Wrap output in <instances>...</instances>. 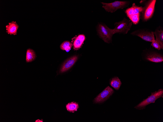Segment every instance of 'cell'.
Segmentation results:
<instances>
[{
  "label": "cell",
  "mask_w": 163,
  "mask_h": 122,
  "mask_svg": "<svg viewBox=\"0 0 163 122\" xmlns=\"http://www.w3.org/2000/svg\"><path fill=\"white\" fill-rule=\"evenodd\" d=\"M144 1L140 18L143 21L146 22L150 19L153 15L156 0H149Z\"/></svg>",
  "instance_id": "obj_1"
},
{
  "label": "cell",
  "mask_w": 163,
  "mask_h": 122,
  "mask_svg": "<svg viewBox=\"0 0 163 122\" xmlns=\"http://www.w3.org/2000/svg\"><path fill=\"white\" fill-rule=\"evenodd\" d=\"M163 97V89H160L157 91L151 93V95L135 106L134 108L141 110L145 109L148 104L155 102L156 100L160 97Z\"/></svg>",
  "instance_id": "obj_2"
},
{
  "label": "cell",
  "mask_w": 163,
  "mask_h": 122,
  "mask_svg": "<svg viewBox=\"0 0 163 122\" xmlns=\"http://www.w3.org/2000/svg\"><path fill=\"white\" fill-rule=\"evenodd\" d=\"M98 33L104 41L108 43L112 42V37L114 34L113 29L109 28L103 24H99L97 28Z\"/></svg>",
  "instance_id": "obj_3"
},
{
  "label": "cell",
  "mask_w": 163,
  "mask_h": 122,
  "mask_svg": "<svg viewBox=\"0 0 163 122\" xmlns=\"http://www.w3.org/2000/svg\"><path fill=\"white\" fill-rule=\"evenodd\" d=\"M114 24V28L113 30L114 34H126L130 30L132 23L130 20L124 18L122 20L115 22Z\"/></svg>",
  "instance_id": "obj_4"
},
{
  "label": "cell",
  "mask_w": 163,
  "mask_h": 122,
  "mask_svg": "<svg viewBox=\"0 0 163 122\" xmlns=\"http://www.w3.org/2000/svg\"><path fill=\"white\" fill-rule=\"evenodd\" d=\"M143 57L146 61L156 63L163 61V56L161 53L153 49L144 50L142 53Z\"/></svg>",
  "instance_id": "obj_5"
},
{
  "label": "cell",
  "mask_w": 163,
  "mask_h": 122,
  "mask_svg": "<svg viewBox=\"0 0 163 122\" xmlns=\"http://www.w3.org/2000/svg\"><path fill=\"white\" fill-rule=\"evenodd\" d=\"M130 2L128 1H115L114 2L106 3L101 2L102 7L107 11L113 13L119 9H122L127 7Z\"/></svg>",
  "instance_id": "obj_6"
},
{
  "label": "cell",
  "mask_w": 163,
  "mask_h": 122,
  "mask_svg": "<svg viewBox=\"0 0 163 122\" xmlns=\"http://www.w3.org/2000/svg\"><path fill=\"white\" fill-rule=\"evenodd\" d=\"M132 35L136 36L146 41L152 42L155 39L154 32L145 29H139L131 33Z\"/></svg>",
  "instance_id": "obj_7"
},
{
  "label": "cell",
  "mask_w": 163,
  "mask_h": 122,
  "mask_svg": "<svg viewBox=\"0 0 163 122\" xmlns=\"http://www.w3.org/2000/svg\"><path fill=\"white\" fill-rule=\"evenodd\" d=\"M114 92L113 90L108 86L95 98L94 102L96 103L103 102L107 100Z\"/></svg>",
  "instance_id": "obj_8"
},
{
  "label": "cell",
  "mask_w": 163,
  "mask_h": 122,
  "mask_svg": "<svg viewBox=\"0 0 163 122\" xmlns=\"http://www.w3.org/2000/svg\"><path fill=\"white\" fill-rule=\"evenodd\" d=\"M77 56L75 55L69 58L63 63L60 68V72L62 73L69 69L74 64L78 59Z\"/></svg>",
  "instance_id": "obj_9"
},
{
  "label": "cell",
  "mask_w": 163,
  "mask_h": 122,
  "mask_svg": "<svg viewBox=\"0 0 163 122\" xmlns=\"http://www.w3.org/2000/svg\"><path fill=\"white\" fill-rule=\"evenodd\" d=\"M154 34L156 37L155 40L160 44L161 48L163 49V28L159 26L156 28L154 32Z\"/></svg>",
  "instance_id": "obj_10"
},
{
  "label": "cell",
  "mask_w": 163,
  "mask_h": 122,
  "mask_svg": "<svg viewBox=\"0 0 163 122\" xmlns=\"http://www.w3.org/2000/svg\"><path fill=\"white\" fill-rule=\"evenodd\" d=\"M85 38V36L83 34L79 35L74 38L72 44L74 50H78L81 47Z\"/></svg>",
  "instance_id": "obj_11"
},
{
  "label": "cell",
  "mask_w": 163,
  "mask_h": 122,
  "mask_svg": "<svg viewBox=\"0 0 163 122\" xmlns=\"http://www.w3.org/2000/svg\"><path fill=\"white\" fill-rule=\"evenodd\" d=\"M6 32L8 34L15 35L17 33L19 26L16 22L12 21L6 25Z\"/></svg>",
  "instance_id": "obj_12"
},
{
  "label": "cell",
  "mask_w": 163,
  "mask_h": 122,
  "mask_svg": "<svg viewBox=\"0 0 163 122\" xmlns=\"http://www.w3.org/2000/svg\"><path fill=\"white\" fill-rule=\"evenodd\" d=\"M110 85L116 90H118L122 84V83L119 78L117 77L113 78L110 80Z\"/></svg>",
  "instance_id": "obj_13"
},
{
  "label": "cell",
  "mask_w": 163,
  "mask_h": 122,
  "mask_svg": "<svg viewBox=\"0 0 163 122\" xmlns=\"http://www.w3.org/2000/svg\"><path fill=\"white\" fill-rule=\"evenodd\" d=\"M36 55L34 51L32 49L29 48L27 50L26 61L27 62H31L35 59Z\"/></svg>",
  "instance_id": "obj_14"
},
{
  "label": "cell",
  "mask_w": 163,
  "mask_h": 122,
  "mask_svg": "<svg viewBox=\"0 0 163 122\" xmlns=\"http://www.w3.org/2000/svg\"><path fill=\"white\" fill-rule=\"evenodd\" d=\"M67 110L69 112L74 113L77 111L79 108L78 103L76 102H72L68 103L66 105Z\"/></svg>",
  "instance_id": "obj_15"
},
{
  "label": "cell",
  "mask_w": 163,
  "mask_h": 122,
  "mask_svg": "<svg viewBox=\"0 0 163 122\" xmlns=\"http://www.w3.org/2000/svg\"><path fill=\"white\" fill-rule=\"evenodd\" d=\"M72 47V44L69 41H66L63 42L60 45V48L68 52L71 50Z\"/></svg>",
  "instance_id": "obj_16"
},
{
  "label": "cell",
  "mask_w": 163,
  "mask_h": 122,
  "mask_svg": "<svg viewBox=\"0 0 163 122\" xmlns=\"http://www.w3.org/2000/svg\"><path fill=\"white\" fill-rule=\"evenodd\" d=\"M141 13L133 15L129 18L132 24L134 25L138 24L140 21Z\"/></svg>",
  "instance_id": "obj_17"
},
{
  "label": "cell",
  "mask_w": 163,
  "mask_h": 122,
  "mask_svg": "<svg viewBox=\"0 0 163 122\" xmlns=\"http://www.w3.org/2000/svg\"><path fill=\"white\" fill-rule=\"evenodd\" d=\"M134 9V4L133 3L131 7L127 8L125 10V12L128 18L133 14Z\"/></svg>",
  "instance_id": "obj_18"
},
{
  "label": "cell",
  "mask_w": 163,
  "mask_h": 122,
  "mask_svg": "<svg viewBox=\"0 0 163 122\" xmlns=\"http://www.w3.org/2000/svg\"><path fill=\"white\" fill-rule=\"evenodd\" d=\"M134 9L133 15L141 13L142 12L143 10V7L138 6L136 5L135 3H134Z\"/></svg>",
  "instance_id": "obj_19"
},
{
  "label": "cell",
  "mask_w": 163,
  "mask_h": 122,
  "mask_svg": "<svg viewBox=\"0 0 163 122\" xmlns=\"http://www.w3.org/2000/svg\"><path fill=\"white\" fill-rule=\"evenodd\" d=\"M151 45L153 47L158 50H159L161 49L159 43L155 39H154L151 42Z\"/></svg>",
  "instance_id": "obj_20"
}]
</instances>
